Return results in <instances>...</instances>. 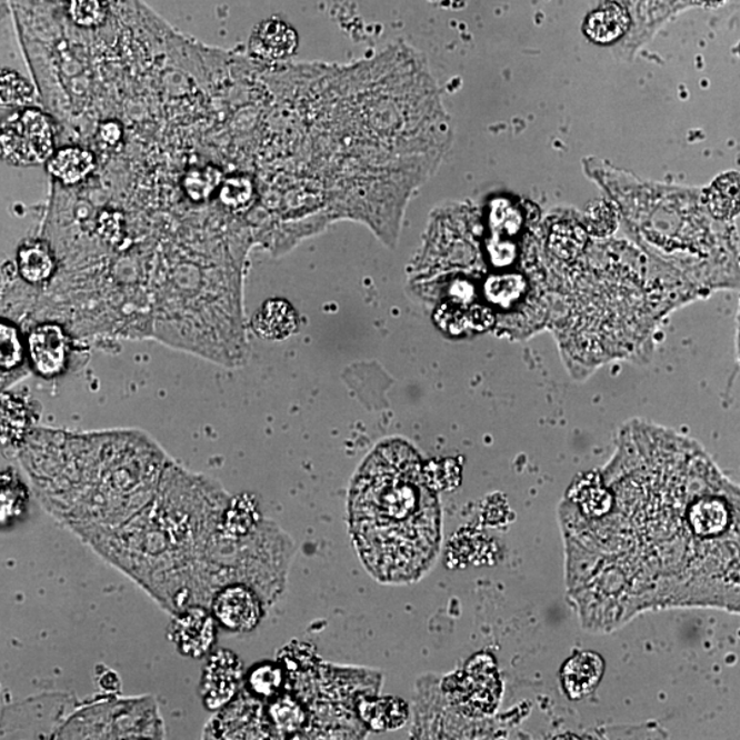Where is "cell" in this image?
Segmentation results:
<instances>
[{"mask_svg":"<svg viewBox=\"0 0 740 740\" xmlns=\"http://www.w3.org/2000/svg\"><path fill=\"white\" fill-rule=\"evenodd\" d=\"M122 137V131L119 123L116 122H106L104 126L99 129V139L106 146H116L120 142Z\"/></svg>","mask_w":740,"mask_h":740,"instance_id":"cell-25","label":"cell"},{"mask_svg":"<svg viewBox=\"0 0 740 740\" xmlns=\"http://www.w3.org/2000/svg\"><path fill=\"white\" fill-rule=\"evenodd\" d=\"M704 204L716 220L730 221L740 216V173L728 172L704 192Z\"/></svg>","mask_w":740,"mask_h":740,"instance_id":"cell-15","label":"cell"},{"mask_svg":"<svg viewBox=\"0 0 740 740\" xmlns=\"http://www.w3.org/2000/svg\"><path fill=\"white\" fill-rule=\"evenodd\" d=\"M63 11L73 27L98 29L109 19V4L106 0H64Z\"/></svg>","mask_w":740,"mask_h":740,"instance_id":"cell-17","label":"cell"},{"mask_svg":"<svg viewBox=\"0 0 740 740\" xmlns=\"http://www.w3.org/2000/svg\"><path fill=\"white\" fill-rule=\"evenodd\" d=\"M97 168L96 157L90 150L81 147H63L47 161V170L52 179L63 186L80 184L87 180Z\"/></svg>","mask_w":740,"mask_h":740,"instance_id":"cell-9","label":"cell"},{"mask_svg":"<svg viewBox=\"0 0 740 740\" xmlns=\"http://www.w3.org/2000/svg\"><path fill=\"white\" fill-rule=\"evenodd\" d=\"M298 328L296 309L284 299H270L252 319V329L262 339L283 340Z\"/></svg>","mask_w":740,"mask_h":740,"instance_id":"cell-10","label":"cell"},{"mask_svg":"<svg viewBox=\"0 0 740 740\" xmlns=\"http://www.w3.org/2000/svg\"><path fill=\"white\" fill-rule=\"evenodd\" d=\"M242 673V663L231 651L220 650L211 656L201 681L204 708L210 712L226 708L237 696Z\"/></svg>","mask_w":740,"mask_h":740,"instance_id":"cell-7","label":"cell"},{"mask_svg":"<svg viewBox=\"0 0 740 740\" xmlns=\"http://www.w3.org/2000/svg\"><path fill=\"white\" fill-rule=\"evenodd\" d=\"M349 520L376 580L404 584L430 571L442 542V513L419 452L402 440L378 446L352 481Z\"/></svg>","mask_w":740,"mask_h":740,"instance_id":"cell-1","label":"cell"},{"mask_svg":"<svg viewBox=\"0 0 740 740\" xmlns=\"http://www.w3.org/2000/svg\"><path fill=\"white\" fill-rule=\"evenodd\" d=\"M603 672L601 657L594 653L578 654L566 663L562 671L563 686L572 699L589 696L599 683Z\"/></svg>","mask_w":740,"mask_h":740,"instance_id":"cell-13","label":"cell"},{"mask_svg":"<svg viewBox=\"0 0 740 740\" xmlns=\"http://www.w3.org/2000/svg\"><path fill=\"white\" fill-rule=\"evenodd\" d=\"M251 199V187L246 180H228L221 190V202L231 210H242Z\"/></svg>","mask_w":740,"mask_h":740,"instance_id":"cell-23","label":"cell"},{"mask_svg":"<svg viewBox=\"0 0 740 740\" xmlns=\"http://www.w3.org/2000/svg\"><path fill=\"white\" fill-rule=\"evenodd\" d=\"M270 722L276 730L284 736H291L303 727L304 713L301 704L291 697H276L269 710Z\"/></svg>","mask_w":740,"mask_h":740,"instance_id":"cell-20","label":"cell"},{"mask_svg":"<svg viewBox=\"0 0 740 740\" xmlns=\"http://www.w3.org/2000/svg\"><path fill=\"white\" fill-rule=\"evenodd\" d=\"M28 360L41 378L56 379L68 368L72 338L57 322H41L29 329Z\"/></svg>","mask_w":740,"mask_h":740,"instance_id":"cell-4","label":"cell"},{"mask_svg":"<svg viewBox=\"0 0 740 740\" xmlns=\"http://www.w3.org/2000/svg\"><path fill=\"white\" fill-rule=\"evenodd\" d=\"M2 157L14 167H34L54 154V131L43 111L22 108L3 122Z\"/></svg>","mask_w":740,"mask_h":740,"instance_id":"cell-3","label":"cell"},{"mask_svg":"<svg viewBox=\"0 0 740 740\" xmlns=\"http://www.w3.org/2000/svg\"><path fill=\"white\" fill-rule=\"evenodd\" d=\"M31 410L26 401L10 392L2 393V443L3 448H17L27 442L31 428Z\"/></svg>","mask_w":740,"mask_h":740,"instance_id":"cell-16","label":"cell"},{"mask_svg":"<svg viewBox=\"0 0 740 740\" xmlns=\"http://www.w3.org/2000/svg\"><path fill=\"white\" fill-rule=\"evenodd\" d=\"M217 624L219 622L208 609L191 604L174 616L169 627V638L180 654L202 658L213 649Z\"/></svg>","mask_w":740,"mask_h":740,"instance_id":"cell-5","label":"cell"},{"mask_svg":"<svg viewBox=\"0 0 740 740\" xmlns=\"http://www.w3.org/2000/svg\"><path fill=\"white\" fill-rule=\"evenodd\" d=\"M694 2L699 6H703V8H719V6L724 4L727 0H694Z\"/></svg>","mask_w":740,"mask_h":740,"instance_id":"cell-26","label":"cell"},{"mask_svg":"<svg viewBox=\"0 0 740 740\" xmlns=\"http://www.w3.org/2000/svg\"><path fill=\"white\" fill-rule=\"evenodd\" d=\"M586 239L583 228L572 224V222H562L551 233L550 246L556 256L568 261L580 254L581 250L584 249Z\"/></svg>","mask_w":740,"mask_h":740,"instance_id":"cell-21","label":"cell"},{"mask_svg":"<svg viewBox=\"0 0 740 740\" xmlns=\"http://www.w3.org/2000/svg\"><path fill=\"white\" fill-rule=\"evenodd\" d=\"M738 354H739V361H740V307H739V313H738Z\"/></svg>","mask_w":740,"mask_h":740,"instance_id":"cell-27","label":"cell"},{"mask_svg":"<svg viewBox=\"0 0 740 740\" xmlns=\"http://www.w3.org/2000/svg\"><path fill=\"white\" fill-rule=\"evenodd\" d=\"M60 439V468L29 469L41 496L62 501L72 496L81 504L72 513L73 526H110L150 501L160 487L163 456L138 433L67 434ZM70 517V519H72Z\"/></svg>","mask_w":740,"mask_h":740,"instance_id":"cell-2","label":"cell"},{"mask_svg":"<svg viewBox=\"0 0 740 740\" xmlns=\"http://www.w3.org/2000/svg\"><path fill=\"white\" fill-rule=\"evenodd\" d=\"M284 673L279 663L262 662L251 669L247 678V689L260 698H276L283 689Z\"/></svg>","mask_w":740,"mask_h":740,"instance_id":"cell-18","label":"cell"},{"mask_svg":"<svg viewBox=\"0 0 740 740\" xmlns=\"http://www.w3.org/2000/svg\"><path fill=\"white\" fill-rule=\"evenodd\" d=\"M28 349L19 327L3 317L0 324V369H2V391L27 374Z\"/></svg>","mask_w":740,"mask_h":740,"instance_id":"cell-12","label":"cell"},{"mask_svg":"<svg viewBox=\"0 0 740 740\" xmlns=\"http://www.w3.org/2000/svg\"><path fill=\"white\" fill-rule=\"evenodd\" d=\"M28 501L27 487L23 486L13 469H3L2 472V524L17 519L26 509Z\"/></svg>","mask_w":740,"mask_h":740,"instance_id":"cell-19","label":"cell"},{"mask_svg":"<svg viewBox=\"0 0 740 740\" xmlns=\"http://www.w3.org/2000/svg\"><path fill=\"white\" fill-rule=\"evenodd\" d=\"M211 613L232 632H250L260 624L262 607L254 591L243 584H228L214 592Z\"/></svg>","mask_w":740,"mask_h":740,"instance_id":"cell-6","label":"cell"},{"mask_svg":"<svg viewBox=\"0 0 740 740\" xmlns=\"http://www.w3.org/2000/svg\"><path fill=\"white\" fill-rule=\"evenodd\" d=\"M630 14L617 3H609L587 17L584 33L598 44H610L624 37L630 28Z\"/></svg>","mask_w":740,"mask_h":740,"instance_id":"cell-14","label":"cell"},{"mask_svg":"<svg viewBox=\"0 0 740 740\" xmlns=\"http://www.w3.org/2000/svg\"><path fill=\"white\" fill-rule=\"evenodd\" d=\"M33 90L28 81L13 70L2 73V103L8 108H28L32 102Z\"/></svg>","mask_w":740,"mask_h":740,"instance_id":"cell-22","label":"cell"},{"mask_svg":"<svg viewBox=\"0 0 740 740\" xmlns=\"http://www.w3.org/2000/svg\"><path fill=\"white\" fill-rule=\"evenodd\" d=\"M604 233H610L616 227V214L614 210L610 208L607 202L599 203L596 208H592L591 213L587 216V228L589 231L594 234H602V226Z\"/></svg>","mask_w":740,"mask_h":740,"instance_id":"cell-24","label":"cell"},{"mask_svg":"<svg viewBox=\"0 0 740 740\" xmlns=\"http://www.w3.org/2000/svg\"><path fill=\"white\" fill-rule=\"evenodd\" d=\"M249 49L251 54L260 60H284L297 51L298 34L286 21L269 19L254 29Z\"/></svg>","mask_w":740,"mask_h":740,"instance_id":"cell-8","label":"cell"},{"mask_svg":"<svg viewBox=\"0 0 740 740\" xmlns=\"http://www.w3.org/2000/svg\"><path fill=\"white\" fill-rule=\"evenodd\" d=\"M56 257L49 244L41 240H27L17 250V272L31 286L49 283L56 273Z\"/></svg>","mask_w":740,"mask_h":740,"instance_id":"cell-11","label":"cell"}]
</instances>
